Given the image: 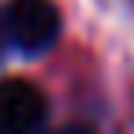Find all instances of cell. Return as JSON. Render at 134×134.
Wrapping results in <instances>:
<instances>
[{
  "label": "cell",
  "mask_w": 134,
  "mask_h": 134,
  "mask_svg": "<svg viewBox=\"0 0 134 134\" xmlns=\"http://www.w3.org/2000/svg\"><path fill=\"white\" fill-rule=\"evenodd\" d=\"M7 44L22 54H44L62 36V11L54 0H11L4 7Z\"/></svg>",
  "instance_id": "obj_1"
},
{
  "label": "cell",
  "mask_w": 134,
  "mask_h": 134,
  "mask_svg": "<svg viewBox=\"0 0 134 134\" xmlns=\"http://www.w3.org/2000/svg\"><path fill=\"white\" fill-rule=\"evenodd\" d=\"M47 98L29 80H0V134H29L44 127Z\"/></svg>",
  "instance_id": "obj_2"
},
{
  "label": "cell",
  "mask_w": 134,
  "mask_h": 134,
  "mask_svg": "<svg viewBox=\"0 0 134 134\" xmlns=\"http://www.w3.org/2000/svg\"><path fill=\"white\" fill-rule=\"evenodd\" d=\"M4 47H7V25H4V11H0V54H4Z\"/></svg>",
  "instance_id": "obj_3"
}]
</instances>
